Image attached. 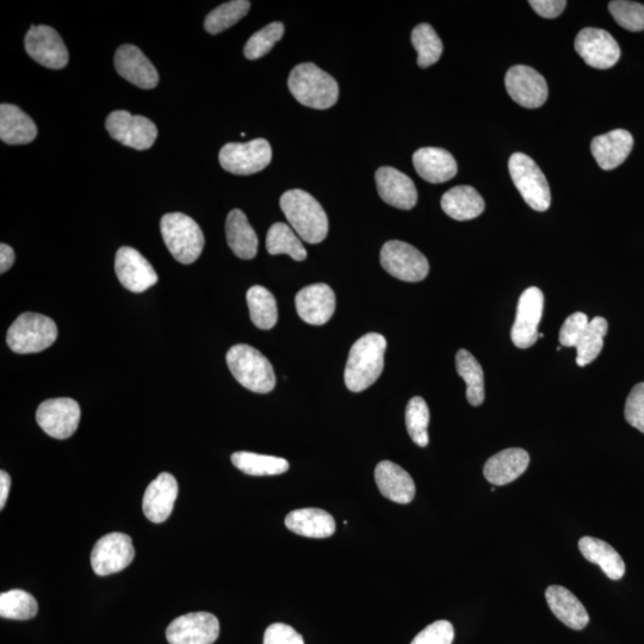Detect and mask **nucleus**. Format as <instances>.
Returning <instances> with one entry per match:
<instances>
[{
  "mask_svg": "<svg viewBox=\"0 0 644 644\" xmlns=\"http://www.w3.org/2000/svg\"><path fill=\"white\" fill-rule=\"evenodd\" d=\"M226 237L234 255L241 259H253L258 252V237L247 216L234 209L227 216Z\"/></svg>",
  "mask_w": 644,
  "mask_h": 644,
  "instance_id": "obj_30",
  "label": "nucleus"
},
{
  "mask_svg": "<svg viewBox=\"0 0 644 644\" xmlns=\"http://www.w3.org/2000/svg\"><path fill=\"white\" fill-rule=\"evenodd\" d=\"M609 10L622 28L633 33L644 30V5L627 2V0H615L609 4Z\"/></svg>",
  "mask_w": 644,
  "mask_h": 644,
  "instance_id": "obj_43",
  "label": "nucleus"
},
{
  "mask_svg": "<svg viewBox=\"0 0 644 644\" xmlns=\"http://www.w3.org/2000/svg\"><path fill=\"white\" fill-rule=\"evenodd\" d=\"M160 231L173 258L182 264H193L203 251L204 235L190 216L170 213L161 218Z\"/></svg>",
  "mask_w": 644,
  "mask_h": 644,
  "instance_id": "obj_5",
  "label": "nucleus"
},
{
  "mask_svg": "<svg viewBox=\"0 0 644 644\" xmlns=\"http://www.w3.org/2000/svg\"><path fill=\"white\" fill-rule=\"evenodd\" d=\"M105 126L111 138L138 151L148 150L158 138L157 126L151 120L134 116L125 110L111 113Z\"/></svg>",
  "mask_w": 644,
  "mask_h": 644,
  "instance_id": "obj_10",
  "label": "nucleus"
},
{
  "mask_svg": "<svg viewBox=\"0 0 644 644\" xmlns=\"http://www.w3.org/2000/svg\"><path fill=\"white\" fill-rule=\"evenodd\" d=\"M375 481L383 497L396 504H410L416 497V483L398 464L382 461L375 469Z\"/></svg>",
  "mask_w": 644,
  "mask_h": 644,
  "instance_id": "obj_23",
  "label": "nucleus"
},
{
  "mask_svg": "<svg viewBox=\"0 0 644 644\" xmlns=\"http://www.w3.org/2000/svg\"><path fill=\"white\" fill-rule=\"evenodd\" d=\"M588 324H590V320L586 314L581 312L572 314L561 327L560 344L565 348H577Z\"/></svg>",
  "mask_w": 644,
  "mask_h": 644,
  "instance_id": "obj_45",
  "label": "nucleus"
},
{
  "mask_svg": "<svg viewBox=\"0 0 644 644\" xmlns=\"http://www.w3.org/2000/svg\"><path fill=\"white\" fill-rule=\"evenodd\" d=\"M381 265L389 275L405 282H420L429 275V260L416 247L392 240L383 245Z\"/></svg>",
  "mask_w": 644,
  "mask_h": 644,
  "instance_id": "obj_8",
  "label": "nucleus"
},
{
  "mask_svg": "<svg viewBox=\"0 0 644 644\" xmlns=\"http://www.w3.org/2000/svg\"><path fill=\"white\" fill-rule=\"evenodd\" d=\"M609 325L602 317L594 318L588 324L577 345V364L586 367L596 359L603 350L604 337L608 333Z\"/></svg>",
  "mask_w": 644,
  "mask_h": 644,
  "instance_id": "obj_37",
  "label": "nucleus"
},
{
  "mask_svg": "<svg viewBox=\"0 0 644 644\" xmlns=\"http://www.w3.org/2000/svg\"><path fill=\"white\" fill-rule=\"evenodd\" d=\"M455 630L448 621H437L414 637L411 644H452Z\"/></svg>",
  "mask_w": 644,
  "mask_h": 644,
  "instance_id": "obj_44",
  "label": "nucleus"
},
{
  "mask_svg": "<svg viewBox=\"0 0 644 644\" xmlns=\"http://www.w3.org/2000/svg\"><path fill=\"white\" fill-rule=\"evenodd\" d=\"M442 209L451 219L468 221L478 218L485 210V201L473 187L460 185L442 197Z\"/></svg>",
  "mask_w": 644,
  "mask_h": 644,
  "instance_id": "obj_31",
  "label": "nucleus"
},
{
  "mask_svg": "<svg viewBox=\"0 0 644 644\" xmlns=\"http://www.w3.org/2000/svg\"><path fill=\"white\" fill-rule=\"evenodd\" d=\"M80 407L77 401L68 398L51 399L37 408L36 421L48 436L67 439L77 431L80 421Z\"/></svg>",
  "mask_w": 644,
  "mask_h": 644,
  "instance_id": "obj_13",
  "label": "nucleus"
},
{
  "mask_svg": "<svg viewBox=\"0 0 644 644\" xmlns=\"http://www.w3.org/2000/svg\"><path fill=\"white\" fill-rule=\"evenodd\" d=\"M115 271L122 286L132 293H144L159 280L151 263L133 247L125 246L117 251Z\"/></svg>",
  "mask_w": 644,
  "mask_h": 644,
  "instance_id": "obj_17",
  "label": "nucleus"
},
{
  "mask_svg": "<svg viewBox=\"0 0 644 644\" xmlns=\"http://www.w3.org/2000/svg\"><path fill=\"white\" fill-rule=\"evenodd\" d=\"M377 191L389 206L410 210L418 202L416 184L410 177L394 167H381L376 172Z\"/></svg>",
  "mask_w": 644,
  "mask_h": 644,
  "instance_id": "obj_20",
  "label": "nucleus"
},
{
  "mask_svg": "<svg viewBox=\"0 0 644 644\" xmlns=\"http://www.w3.org/2000/svg\"><path fill=\"white\" fill-rule=\"evenodd\" d=\"M579 549L585 559L602 568L609 579L619 580L624 577L625 563L609 543L586 536L581 538Z\"/></svg>",
  "mask_w": 644,
  "mask_h": 644,
  "instance_id": "obj_32",
  "label": "nucleus"
},
{
  "mask_svg": "<svg viewBox=\"0 0 644 644\" xmlns=\"http://www.w3.org/2000/svg\"><path fill=\"white\" fill-rule=\"evenodd\" d=\"M226 361L234 379L241 386L258 394H268L274 390V367L257 349L246 344L235 345L227 352Z\"/></svg>",
  "mask_w": 644,
  "mask_h": 644,
  "instance_id": "obj_4",
  "label": "nucleus"
},
{
  "mask_svg": "<svg viewBox=\"0 0 644 644\" xmlns=\"http://www.w3.org/2000/svg\"><path fill=\"white\" fill-rule=\"evenodd\" d=\"M178 497V483L170 473H161L148 485L142 510L152 523L160 524L169 519Z\"/></svg>",
  "mask_w": 644,
  "mask_h": 644,
  "instance_id": "obj_22",
  "label": "nucleus"
},
{
  "mask_svg": "<svg viewBox=\"0 0 644 644\" xmlns=\"http://www.w3.org/2000/svg\"><path fill=\"white\" fill-rule=\"evenodd\" d=\"M266 250L271 256L288 255L296 262H302L307 258V251L299 235L283 222H277L269 229L266 235Z\"/></svg>",
  "mask_w": 644,
  "mask_h": 644,
  "instance_id": "obj_35",
  "label": "nucleus"
},
{
  "mask_svg": "<svg viewBox=\"0 0 644 644\" xmlns=\"http://www.w3.org/2000/svg\"><path fill=\"white\" fill-rule=\"evenodd\" d=\"M530 463L528 451L511 448L492 456L483 468V475L494 486H505L525 473Z\"/></svg>",
  "mask_w": 644,
  "mask_h": 644,
  "instance_id": "obj_25",
  "label": "nucleus"
},
{
  "mask_svg": "<svg viewBox=\"0 0 644 644\" xmlns=\"http://www.w3.org/2000/svg\"><path fill=\"white\" fill-rule=\"evenodd\" d=\"M58 338L57 324L46 315L23 313L6 334V343L16 354H37L49 348Z\"/></svg>",
  "mask_w": 644,
  "mask_h": 644,
  "instance_id": "obj_6",
  "label": "nucleus"
},
{
  "mask_svg": "<svg viewBox=\"0 0 644 644\" xmlns=\"http://www.w3.org/2000/svg\"><path fill=\"white\" fill-rule=\"evenodd\" d=\"M37 135L32 119L14 104L0 105V139L9 145H27Z\"/></svg>",
  "mask_w": 644,
  "mask_h": 644,
  "instance_id": "obj_28",
  "label": "nucleus"
},
{
  "mask_svg": "<svg viewBox=\"0 0 644 644\" xmlns=\"http://www.w3.org/2000/svg\"><path fill=\"white\" fill-rule=\"evenodd\" d=\"M288 86L296 101L308 108L325 110L338 101L336 79L312 63L297 65L290 73Z\"/></svg>",
  "mask_w": 644,
  "mask_h": 644,
  "instance_id": "obj_3",
  "label": "nucleus"
},
{
  "mask_svg": "<svg viewBox=\"0 0 644 644\" xmlns=\"http://www.w3.org/2000/svg\"><path fill=\"white\" fill-rule=\"evenodd\" d=\"M633 147V135L628 130L615 129L610 133L596 136L592 140L591 152L600 169L610 171L627 160Z\"/></svg>",
  "mask_w": 644,
  "mask_h": 644,
  "instance_id": "obj_24",
  "label": "nucleus"
},
{
  "mask_svg": "<svg viewBox=\"0 0 644 644\" xmlns=\"http://www.w3.org/2000/svg\"><path fill=\"white\" fill-rule=\"evenodd\" d=\"M281 209L291 228L308 244H320L328 233L324 208L312 195L300 189L289 190L281 197Z\"/></svg>",
  "mask_w": 644,
  "mask_h": 644,
  "instance_id": "obj_2",
  "label": "nucleus"
},
{
  "mask_svg": "<svg viewBox=\"0 0 644 644\" xmlns=\"http://www.w3.org/2000/svg\"><path fill=\"white\" fill-rule=\"evenodd\" d=\"M509 170L520 195L536 212H546L551 203L549 183L534 159L524 153H515L510 158Z\"/></svg>",
  "mask_w": 644,
  "mask_h": 644,
  "instance_id": "obj_7",
  "label": "nucleus"
},
{
  "mask_svg": "<svg viewBox=\"0 0 644 644\" xmlns=\"http://www.w3.org/2000/svg\"><path fill=\"white\" fill-rule=\"evenodd\" d=\"M430 410L426 401L416 396L408 402L406 407V426L412 441L421 448L429 445Z\"/></svg>",
  "mask_w": 644,
  "mask_h": 644,
  "instance_id": "obj_41",
  "label": "nucleus"
},
{
  "mask_svg": "<svg viewBox=\"0 0 644 644\" xmlns=\"http://www.w3.org/2000/svg\"><path fill=\"white\" fill-rule=\"evenodd\" d=\"M251 3L247 0H233L216 8L206 18L204 28L212 35L225 32L237 24L250 11Z\"/></svg>",
  "mask_w": 644,
  "mask_h": 644,
  "instance_id": "obj_39",
  "label": "nucleus"
},
{
  "mask_svg": "<svg viewBox=\"0 0 644 644\" xmlns=\"http://www.w3.org/2000/svg\"><path fill=\"white\" fill-rule=\"evenodd\" d=\"M10 488V475L2 470V472H0V510L4 509L6 501H8Z\"/></svg>",
  "mask_w": 644,
  "mask_h": 644,
  "instance_id": "obj_50",
  "label": "nucleus"
},
{
  "mask_svg": "<svg viewBox=\"0 0 644 644\" xmlns=\"http://www.w3.org/2000/svg\"><path fill=\"white\" fill-rule=\"evenodd\" d=\"M219 635V619L209 612L188 613L173 619L166 629L170 644H213Z\"/></svg>",
  "mask_w": 644,
  "mask_h": 644,
  "instance_id": "obj_12",
  "label": "nucleus"
},
{
  "mask_svg": "<svg viewBox=\"0 0 644 644\" xmlns=\"http://www.w3.org/2000/svg\"><path fill=\"white\" fill-rule=\"evenodd\" d=\"M232 463L241 472L252 476H274L287 473L289 462L284 458L239 451L232 455Z\"/></svg>",
  "mask_w": 644,
  "mask_h": 644,
  "instance_id": "obj_34",
  "label": "nucleus"
},
{
  "mask_svg": "<svg viewBox=\"0 0 644 644\" xmlns=\"http://www.w3.org/2000/svg\"><path fill=\"white\" fill-rule=\"evenodd\" d=\"M284 35V26L281 22L270 23L262 30L251 36L244 48L245 57L249 60H257L268 54L276 43Z\"/></svg>",
  "mask_w": 644,
  "mask_h": 644,
  "instance_id": "obj_42",
  "label": "nucleus"
},
{
  "mask_svg": "<svg viewBox=\"0 0 644 644\" xmlns=\"http://www.w3.org/2000/svg\"><path fill=\"white\" fill-rule=\"evenodd\" d=\"M412 45L418 52V65L427 68L438 63L443 53V43L430 24H419L413 29Z\"/></svg>",
  "mask_w": 644,
  "mask_h": 644,
  "instance_id": "obj_38",
  "label": "nucleus"
},
{
  "mask_svg": "<svg viewBox=\"0 0 644 644\" xmlns=\"http://www.w3.org/2000/svg\"><path fill=\"white\" fill-rule=\"evenodd\" d=\"M505 85L513 101L526 109L540 108L548 99L546 79L529 66L511 67L506 74Z\"/></svg>",
  "mask_w": 644,
  "mask_h": 644,
  "instance_id": "obj_16",
  "label": "nucleus"
},
{
  "mask_svg": "<svg viewBox=\"0 0 644 644\" xmlns=\"http://www.w3.org/2000/svg\"><path fill=\"white\" fill-rule=\"evenodd\" d=\"M115 67L122 78L142 90H152L159 83L156 67L138 47L133 45H125L117 49Z\"/></svg>",
  "mask_w": 644,
  "mask_h": 644,
  "instance_id": "obj_21",
  "label": "nucleus"
},
{
  "mask_svg": "<svg viewBox=\"0 0 644 644\" xmlns=\"http://www.w3.org/2000/svg\"><path fill=\"white\" fill-rule=\"evenodd\" d=\"M546 599L551 612L573 630H582L590 622V616L580 600L571 591L562 586H550L546 591Z\"/></svg>",
  "mask_w": 644,
  "mask_h": 644,
  "instance_id": "obj_27",
  "label": "nucleus"
},
{
  "mask_svg": "<svg viewBox=\"0 0 644 644\" xmlns=\"http://www.w3.org/2000/svg\"><path fill=\"white\" fill-rule=\"evenodd\" d=\"M529 4L543 18L559 17L567 6L565 0H531Z\"/></svg>",
  "mask_w": 644,
  "mask_h": 644,
  "instance_id": "obj_48",
  "label": "nucleus"
},
{
  "mask_svg": "<svg viewBox=\"0 0 644 644\" xmlns=\"http://www.w3.org/2000/svg\"><path fill=\"white\" fill-rule=\"evenodd\" d=\"M135 557L132 538L122 532H111L98 540L91 551V566L99 577L123 571Z\"/></svg>",
  "mask_w": 644,
  "mask_h": 644,
  "instance_id": "obj_11",
  "label": "nucleus"
},
{
  "mask_svg": "<svg viewBox=\"0 0 644 644\" xmlns=\"http://www.w3.org/2000/svg\"><path fill=\"white\" fill-rule=\"evenodd\" d=\"M272 150L269 141L256 139L246 144L231 142L221 148L219 154L222 169L238 176H250L263 171L271 163Z\"/></svg>",
  "mask_w": 644,
  "mask_h": 644,
  "instance_id": "obj_9",
  "label": "nucleus"
},
{
  "mask_svg": "<svg viewBox=\"0 0 644 644\" xmlns=\"http://www.w3.org/2000/svg\"><path fill=\"white\" fill-rule=\"evenodd\" d=\"M544 296L541 289L531 287L519 297L515 324L511 331L513 344L529 349L538 340V326L543 317Z\"/></svg>",
  "mask_w": 644,
  "mask_h": 644,
  "instance_id": "obj_14",
  "label": "nucleus"
},
{
  "mask_svg": "<svg viewBox=\"0 0 644 644\" xmlns=\"http://www.w3.org/2000/svg\"><path fill=\"white\" fill-rule=\"evenodd\" d=\"M27 53L36 63L61 70L68 63V51L57 30L48 26H32L24 40Z\"/></svg>",
  "mask_w": 644,
  "mask_h": 644,
  "instance_id": "obj_18",
  "label": "nucleus"
},
{
  "mask_svg": "<svg viewBox=\"0 0 644 644\" xmlns=\"http://www.w3.org/2000/svg\"><path fill=\"white\" fill-rule=\"evenodd\" d=\"M387 340L382 334L368 333L352 345L344 380L351 392L359 393L373 386L385 368Z\"/></svg>",
  "mask_w": 644,
  "mask_h": 644,
  "instance_id": "obj_1",
  "label": "nucleus"
},
{
  "mask_svg": "<svg viewBox=\"0 0 644 644\" xmlns=\"http://www.w3.org/2000/svg\"><path fill=\"white\" fill-rule=\"evenodd\" d=\"M263 644H305V641L290 625L275 623L266 629Z\"/></svg>",
  "mask_w": 644,
  "mask_h": 644,
  "instance_id": "obj_47",
  "label": "nucleus"
},
{
  "mask_svg": "<svg viewBox=\"0 0 644 644\" xmlns=\"http://www.w3.org/2000/svg\"><path fill=\"white\" fill-rule=\"evenodd\" d=\"M624 416L631 426L644 433V383H639L631 390Z\"/></svg>",
  "mask_w": 644,
  "mask_h": 644,
  "instance_id": "obj_46",
  "label": "nucleus"
},
{
  "mask_svg": "<svg viewBox=\"0 0 644 644\" xmlns=\"http://www.w3.org/2000/svg\"><path fill=\"white\" fill-rule=\"evenodd\" d=\"M456 369L467 385V399L475 407L485 401V375L476 358L467 350H460L456 355Z\"/></svg>",
  "mask_w": 644,
  "mask_h": 644,
  "instance_id": "obj_33",
  "label": "nucleus"
},
{
  "mask_svg": "<svg viewBox=\"0 0 644 644\" xmlns=\"http://www.w3.org/2000/svg\"><path fill=\"white\" fill-rule=\"evenodd\" d=\"M15 263V251L8 244L0 245V274H5Z\"/></svg>",
  "mask_w": 644,
  "mask_h": 644,
  "instance_id": "obj_49",
  "label": "nucleus"
},
{
  "mask_svg": "<svg viewBox=\"0 0 644 644\" xmlns=\"http://www.w3.org/2000/svg\"><path fill=\"white\" fill-rule=\"evenodd\" d=\"M296 311L307 324L325 325L336 311V295L325 283L303 288L295 297Z\"/></svg>",
  "mask_w": 644,
  "mask_h": 644,
  "instance_id": "obj_19",
  "label": "nucleus"
},
{
  "mask_svg": "<svg viewBox=\"0 0 644 644\" xmlns=\"http://www.w3.org/2000/svg\"><path fill=\"white\" fill-rule=\"evenodd\" d=\"M246 300L251 320L256 327L265 331L275 327L278 319L277 303L268 289L260 286L252 287L247 291Z\"/></svg>",
  "mask_w": 644,
  "mask_h": 644,
  "instance_id": "obj_36",
  "label": "nucleus"
},
{
  "mask_svg": "<svg viewBox=\"0 0 644 644\" xmlns=\"http://www.w3.org/2000/svg\"><path fill=\"white\" fill-rule=\"evenodd\" d=\"M39 605L32 594L22 590H12L0 594V616L15 621H28L37 615Z\"/></svg>",
  "mask_w": 644,
  "mask_h": 644,
  "instance_id": "obj_40",
  "label": "nucleus"
},
{
  "mask_svg": "<svg viewBox=\"0 0 644 644\" xmlns=\"http://www.w3.org/2000/svg\"><path fill=\"white\" fill-rule=\"evenodd\" d=\"M286 526L293 534L308 538H327L336 532L334 518L320 509L290 512L286 518Z\"/></svg>",
  "mask_w": 644,
  "mask_h": 644,
  "instance_id": "obj_29",
  "label": "nucleus"
},
{
  "mask_svg": "<svg viewBox=\"0 0 644 644\" xmlns=\"http://www.w3.org/2000/svg\"><path fill=\"white\" fill-rule=\"evenodd\" d=\"M413 164L418 175L432 184L450 181L457 175V163L452 154L443 148H420L413 154Z\"/></svg>",
  "mask_w": 644,
  "mask_h": 644,
  "instance_id": "obj_26",
  "label": "nucleus"
},
{
  "mask_svg": "<svg viewBox=\"0 0 644 644\" xmlns=\"http://www.w3.org/2000/svg\"><path fill=\"white\" fill-rule=\"evenodd\" d=\"M574 46L585 63L598 70H609L621 59V48L617 41L603 29H582Z\"/></svg>",
  "mask_w": 644,
  "mask_h": 644,
  "instance_id": "obj_15",
  "label": "nucleus"
}]
</instances>
